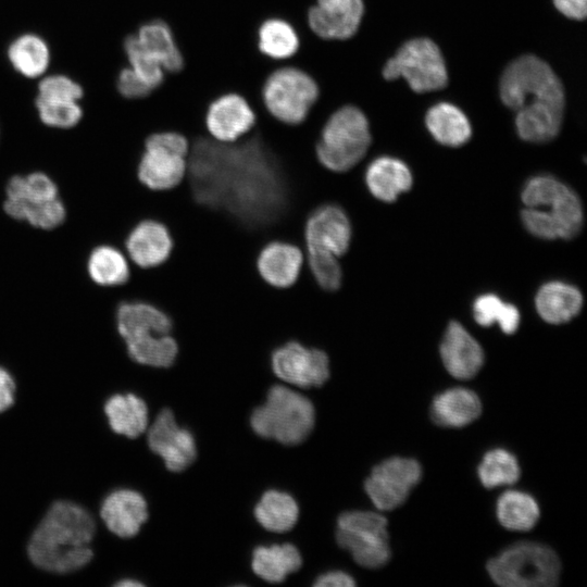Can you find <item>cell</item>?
I'll return each mask as SVG.
<instances>
[{
	"mask_svg": "<svg viewBox=\"0 0 587 587\" xmlns=\"http://www.w3.org/2000/svg\"><path fill=\"white\" fill-rule=\"evenodd\" d=\"M184 182L198 203L225 212L265 242L303 250L309 214L280 159L253 128L233 142L209 134L191 139Z\"/></svg>",
	"mask_w": 587,
	"mask_h": 587,
	"instance_id": "obj_1",
	"label": "cell"
},
{
	"mask_svg": "<svg viewBox=\"0 0 587 587\" xmlns=\"http://www.w3.org/2000/svg\"><path fill=\"white\" fill-rule=\"evenodd\" d=\"M95 528L86 509L71 501H57L32 535L29 559L39 569L52 573L79 570L92 558L90 542Z\"/></svg>",
	"mask_w": 587,
	"mask_h": 587,
	"instance_id": "obj_2",
	"label": "cell"
},
{
	"mask_svg": "<svg viewBox=\"0 0 587 587\" xmlns=\"http://www.w3.org/2000/svg\"><path fill=\"white\" fill-rule=\"evenodd\" d=\"M371 143V127L365 112L348 103L337 108L325 121L315 143V153L322 166L345 173L365 158Z\"/></svg>",
	"mask_w": 587,
	"mask_h": 587,
	"instance_id": "obj_3",
	"label": "cell"
},
{
	"mask_svg": "<svg viewBox=\"0 0 587 587\" xmlns=\"http://www.w3.org/2000/svg\"><path fill=\"white\" fill-rule=\"evenodd\" d=\"M315 423L313 403L303 395L283 385L272 386L265 402L251 414L254 433L284 445H298Z\"/></svg>",
	"mask_w": 587,
	"mask_h": 587,
	"instance_id": "obj_4",
	"label": "cell"
},
{
	"mask_svg": "<svg viewBox=\"0 0 587 587\" xmlns=\"http://www.w3.org/2000/svg\"><path fill=\"white\" fill-rule=\"evenodd\" d=\"M491 579L504 587H552L559 583L561 562L548 546L520 541L487 563Z\"/></svg>",
	"mask_w": 587,
	"mask_h": 587,
	"instance_id": "obj_5",
	"label": "cell"
},
{
	"mask_svg": "<svg viewBox=\"0 0 587 587\" xmlns=\"http://www.w3.org/2000/svg\"><path fill=\"white\" fill-rule=\"evenodd\" d=\"M5 191L4 211L15 220L42 229L55 228L65 220L57 185L43 173L13 176Z\"/></svg>",
	"mask_w": 587,
	"mask_h": 587,
	"instance_id": "obj_6",
	"label": "cell"
},
{
	"mask_svg": "<svg viewBox=\"0 0 587 587\" xmlns=\"http://www.w3.org/2000/svg\"><path fill=\"white\" fill-rule=\"evenodd\" d=\"M319 98L314 78L303 70L282 61L262 87V101L267 113L280 123H302Z\"/></svg>",
	"mask_w": 587,
	"mask_h": 587,
	"instance_id": "obj_7",
	"label": "cell"
},
{
	"mask_svg": "<svg viewBox=\"0 0 587 587\" xmlns=\"http://www.w3.org/2000/svg\"><path fill=\"white\" fill-rule=\"evenodd\" d=\"M502 102L516 111L536 103H565L561 80L552 68L536 55H522L511 62L500 78Z\"/></svg>",
	"mask_w": 587,
	"mask_h": 587,
	"instance_id": "obj_8",
	"label": "cell"
},
{
	"mask_svg": "<svg viewBox=\"0 0 587 587\" xmlns=\"http://www.w3.org/2000/svg\"><path fill=\"white\" fill-rule=\"evenodd\" d=\"M188 152V139L177 132L149 134L137 162V179L153 191L177 187L186 176Z\"/></svg>",
	"mask_w": 587,
	"mask_h": 587,
	"instance_id": "obj_9",
	"label": "cell"
},
{
	"mask_svg": "<svg viewBox=\"0 0 587 587\" xmlns=\"http://www.w3.org/2000/svg\"><path fill=\"white\" fill-rule=\"evenodd\" d=\"M383 76L392 80L403 77L415 92L442 89L448 84V73L438 46L427 38L404 42L384 65Z\"/></svg>",
	"mask_w": 587,
	"mask_h": 587,
	"instance_id": "obj_10",
	"label": "cell"
},
{
	"mask_svg": "<svg viewBox=\"0 0 587 587\" xmlns=\"http://www.w3.org/2000/svg\"><path fill=\"white\" fill-rule=\"evenodd\" d=\"M336 540L363 567H382L391 555L387 520L376 512L348 511L340 514Z\"/></svg>",
	"mask_w": 587,
	"mask_h": 587,
	"instance_id": "obj_11",
	"label": "cell"
},
{
	"mask_svg": "<svg viewBox=\"0 0 587 587\" xmlns=\"http://www.w3.org/2000/svg\"><path fill=\"white\" fill-rule=\"evenodd\" d=\"M271 366L278 378L301 388L320 387L329 378L327 352L299 340H288L274 349Z\"/></svg>",
	"mask_w": 587,
	"mask_h": 587,
	"instance_id": "obj_12",
	"label": "cell"
},
{
	"mask_svg": "<svg viewBox=\"0 0 587 587\" xmlns=\"http://www.w3.org/2000/svg\"><path fill=\"white\" fill-rule=\"evenodd\" d=\"M422 477L421 464L411 458L392 457L373 467L364 489L378 510L401 505Z\"/></svg>",
	"mask_w": 587,
	"mask_h": 587,
	"instance_id": "obj_13",
	"label": "cell"
},
{
	"mask_svg": "<svg viewBox=\"0 0 587 587\" xmlns=\"http://www.w3.org/2000/svg\"><path fill=\"white\" fill-rule=\"evenodd\" d=\"M83 93L82 86L65 75L43 77L38 85L36 98V108L42 123L57 128L75 126L83 116L78 103Z\"/></svg>",
	"mask_w": 587,
	"mask_h": 587,
	"instance_id": "obj_14",
	"label": "cell"
},
{
	"mask_svg": "<svg viewBox=\"0 0 587 587\" xmlns=\"http://www.w3.org/2000/svg\"><path fill=\"white\" fill-rule=\"evenodd\" d=\"M352 237L353 226L347 211L337 203H324L305 220L303 252L323 250L341 258L349 250Z\"/></svg>",
	"mask_w": 587,
	"mask_h": 587,
	"instance_id": "obj_15",
	"label": "cell"
},
{
	"mask_svg": "<svg viewBox=\"0 0 587 587\" xmlns=\"http://www.w3.org/2000/svg\"><path fill=\"white\" fill-rule=\"evenodd\" d=\"M364 14V0H315L307 21L311 32L322 39L347 40L358 33Z\"/></svg>",
	"mask_w": 587,
	"mask_h": 587,
	"instance_id": "obj_16",
	"label": "cell"
},
{
	"mask_svg": "<svg viewBox=\"0 0 587 587\" xmlns=\"http://www.w3.org/2000/svg\"><path fill=\"white\" fill-rule=\"evenodd\" d=\"M148 445L172 472L184 471L197 455L192 434L176 423L170 409H163L155 417L148 432Z\"/></svg>",
	"mask_w": 587,
	"mask_h": 587,
	"instance_id": "obj_17",
	"label": "cell"
},
{
	"mask_svg": "<svg viewBox=\"0 0 587 587\" xmlns=\"http://www.w3.org/2000/svg\"><path fill=\"white\" fill-rule=\"evenodd\" d=\"M204 124L213 139L233 142L252 130L255 113L245 97L237 92H226L210 102Z\"/></svg>",
	"mask_w": 587,
	"mask_h": 587,
	"instance_id": "obj_18",
	"label": "cell"
},
{
	"mask_svg": "<svg viewBox=\"0 0 587 587\" xmlns=\"http://www.w3.org/2000/svg\"><path fill=\"white\" fill-rule=\"evenodd\" d=\"M125 247L129 259L141 270L163 264L173 249L167 226L154 218L137 223L127 235Z\"/></svg>",
	"mask_w": 587,
	"mask_h": 587,
	"instance_id": "obj_19",
	"label": "cell"
},
{
	"mask_svg": "<svg viewBox=\"0 0 587 587\" xmlns=\"http://www.w3.org/2000/svg\"><path fill=\"white\" fill-rule=\"evenodd\" d=\"M440 357L446 370L459 379L472 378L484 364L483 348L457 321L450 322L444 334Z\"/></svg>",
	"mask_w": 587,
	"mask_h": 587,
	"instance_id": "obj_20",
	"label": "cell"
},
{
	"mask_svg": "<svg viewBox=\"0 0 587 587\" xmlns=\"http://www.w3.org/2000/svg\"><path fill=\"white\" fill-rule=\"evenodd\" d=\"M304 263V252L283 240L266 242L258 253L257 270L261 278L276 288H287L298 278Z\"/></svg>",
	"mask_w": 587,
	"mask_h": 587,
	"instance_id": "obj_21",
	"label": "cell"
},
{
	"mask_svg": "<svg viewBox=\"0 0 587 587\" xmlns=\"http://www.w3.org/2000/svg\"><path fill=\"white\" fill-rule=\"evenodd\" d=\"M116 325L125 342L149 336L167 335L173 328L168 314L145 300L121 303L116 311Z\"/></svg>",
	"mask_w": 587,
	"mask_h": 587,
	"instance_id": "obj_22",
	"label": "cell"
},
{
	"mask_svg": "<svg viewBox=\"0 0 587 587\" xmlns=\"http://www.w3.org/2000/svg\"><path fill=\"white\" fill-rule=\"evenodd\" d=\"M100 514L112 533L129 538L137 535L147 521L148 508L145 498L139 492L118 489L104 499Z\"/></svg>",
	"mask_w": 587,
	"mask_h": 587,
	"instance_id": "obj_23",
	"label": "cell"
},
{
	"mask_svg": "<svg viewBox=\"0 0 587 587\" xmlns=\"http://www.w3.org/2000/svg\"><path fill=\"white\" fill-rule=\"evenodd\" d=\"M364 182L371 195L384 202H392L412 187L410 168L399 159L383 155L366 166Z\"/></svg>",
	"mask_w": 587,
	"mask_h": 587,
	"instance_id": "obj_24",
	"label": "cell"
},
{
	"mask_svg": "<svg viewBox=\"0 0 587 587\" xmlns=\"http://www.w3.org/2000/svg\"><path fill=\"white\" fill-rule=\"evenodd\" d=\"M133 33L140 48L158 62L166 74L182 70L183 54L172 29L164 21L159 18L146 21Z\"/></svg>",
	"mask_w": 587,
	"mask_h": 587,
	"instance_id": "obj_25",
	"label": "cell"
},
{
	"mask_svg": "<svg viewBox=\"0 0 587 587\" xmlns=\"http://www.w3.org/2000/svg\"><path fill=\"white\" fill-rule=\"evenodd\" d=\"M482 413L479 397L471 389L453 387L438 394L430 405L432 420L445 427H462Z\"/></svg>",
	"mask_w": 587,
	"mask_h": 587,
	"instance_id": "obj_26",
	"label": "cell"
},
{
	"mask_svg": "<svg viewBox=\"0 0 587 587\" xmlns=\"http://www.w3.org/2000/svg\"><path fill=\"white\" fill-rule=\"evenodd\" d=\"M563 105L549 102L526 104L516 110L515 126L519 136L529 142H547L560 132Z\"/></svg>",
	"mask_w": 587,
	"mask_h": 587,
	"instance_id": "obj_27",
	"label": "cell"
},
{
	"mask_svg": "<svg viewBox=\"0 0 587 587\" xmlns=\"http://www.w3.org/2000/svg\"><path fill=\"white\" fill-rule=\"evenodd\" d=\"M540 317L551 324H561L575 317L583 305L578 288L564 282H549L542 285L535 298Z\"/></svg>",
	"mask_w": 587,
	"mask_h": 587,
	"instance_id": "obj_28",
	"label": "cell"
},
{
	"mask_svg": "<svg viewBox=\"0 0 587 587\" xmlns=\"http://www.w3.org/2000/svg\"><path fill=\"white\" fill-rule=\"evenodd\" d=\"M425 124L430 135L441 145L459 147L469 141L472 127L466 115L455 105L440 102L428 109Z\"/></svg>",
	"mask_w": 587,
	"mask_h": 587,
	"instance_id": "obj_29",
	"label": "cell"
},
{
	"mask_svg": "<svg viewBox=\"0 0 587 587\" xmlns=\"http://www.w3.org/2000/svg\"><path fill=\"white\" fill-rule=\"evenodd\" d=\"M302 558L299 550L291 544L260 546L252 554V570L268 583H280L288 574L300 569Z\"/></svg>",
	"mask_w": 587,
	"mask_h": 587,
	"instance_id": "obj_30",
	"label": "cell"
},
{
	"mask_svg": "<svg viewBox=\"0 0 587 587\" xmlns=\"http://www.w3.org/2000/svg\"><path fill=\"white\" fill-rule=\"evenodd\" d=\"M104 412L111 428L117 434L136 438L147 428V404L133 394L112 396L104 405Z\"/></svg>",
	"mask_w": 587,
	"mask_h": 587,
	"instance_id": "obj_31",
	"label": "cell"
},
{
	"mask_svg": "<svg viewBox=\"0 0 587 587\" xmlns=\"http://www.w3.org/2000/svg\"><path fill=\"white\" fill-rule=\"evenodd\" d=\"M259 51L268 59L287 61L298 51L300 40L295 27L280 17H268L258 27Z\"/></svg>",
	"mask_w": 587,
	"mask_h": 587,
	"instance_id": "obj_32",
	"label": "cell"
},
{
	"mask_svg": "<svg viewBox=\"0 0 587 587\" xmlns=\"http://www.w3.org/2000/svg\"><path fill=\"white\" fill-rule=\"evenodd\" d=\"M8 58L16 72L28 78L42 76L50 63L47 42L35 34H25L12 41Z\"/></svg>",
	"mask_w": 587,
	"mask_h": 587,
	"instance_id": "obj_33",
	"label": "cell"
},
{
	"mask_svg": "<svg viewBox=\"0 0 587 587\" xmlns=\"http://www.w3.org/2000/svg\"><path fill=\"white\" fill-rule=\"evenodd\" d=\"M254 516L265 529L284 533L297 523L299 507L289 494L267 490L255 505Z\"/></svg>",
	"mask_w": 587,
	"mask_h": 587,
	"instance_id": "obj_34",
	"label": "cell"
},
{
	"mask_svg": "<svg viewBox=\"0 0 587 587\" xmlns=\"http://www.w3.org/2000/svg\"><path fill=\"white\" fill-rule=\"evenodd\" d=\"M499 523L511 530H528L539 519L537 501L527 492L509 490L503 492L496 503Z\"/></svg>",
	"mask_w": 587,
	"mask_h": 587,
	"instance_id": "obj_35",
	"label": "cell"
},
{
	"mask_svg": "<svg viewBox=\"0 0 587 587\" xmlns=\"http://www.w3.org/2000/svg\"><path fill=\"white\" fill-rule=\"evenodd\" d=\"M87 270L90 278L100 286H118L130 276V268L125 255L111 246H100L88 258Z\"/></svg>",
	"mask_w": 587,
	"mask_h": 587,
	"instance_id": "obj_36",
	"label": "cell"
},
{
	"mask_svg": "<svg viewBox=\"0 0 587 587\" xmlns=\"http://www.w3.org/2000/svg\"><path fill=\"white\" fill-rule=\"evenodd\" d=\"M125 344L135 362L153 367L172 366L179 352V346L172 334L149 336Z\"/></svg>",
	"mask_w": 587,
	"mask_h": 587,
	"instance_id": "obj_37",
	"label": "cell"
},
{
	"mask_svg": "<svg viewBox=\"0 0 587 587\" xmlns=\"http://www.w3.org/2000/svg\"><path fill=\"white\" fill-rule=\"evenodd\" d=\"M521 474L517 459L510 451L496 448L486 452L477 467L483 486L495 488L515 483Z\"/></svg>",
	"mask_w": 587,
	"mask_h": 587,
	"instance_id": "obj_38",
	"label": "cell"
},
{
	"mask_svg": "<svg viewBox=\"0 0 587 587\" xmlns=\"http://www.w3.org/2000/svg\"><path fill=\"white\" fill-rule=\"evenodd\" d=\"M475 321L482 326L497 323L504 334H513L520 325L519 309L494 294H484L473 303Z\"/></svg>",
	"mask_w": 587,
	"mask_h": 587,
	"instance_id": "obj_39",
	"label": "cell"
},
{
	"mask_svg": "<svg viewBox=\"0 0 587 587\" xmlns=\"http://www.w3.org/2000/svg\"><path fill=\"white\" fill-rule=\"evenodd\" d=\"M304 263L315 283L323 290L336 291L342 283V266L340 258L323 250L304 252Z\"/></svg>",
	"mask_w": 587,
	"mask_h": 587,
	"instance_id": "obj_40",
	"label": "cell"
},
{
	"mask_svg": "<svg viewBox=\"0 0 587 587\" xmlns=\"http://www.w3.org/2000/svg\"><path fill=\"white\" fill-rule=\"evenodd\" d=\"M123 51L127 65L153 90L163 83L166 73L140 48L133 32L125 37Z\"/></svg>",
	"mask_w": 587,
	"mask_h": 587,
	"instance_id": "obj_41",
	"label": "cell"
},
{
	"mask_svg": "<svg viewBox=\"0 0 587 587\" xmlns=\"http://www.w3.org/2000/svg\"><path fill=\"white\" fill-rule=\"evenodd\" d=\"M566 185L549 175H538L528 179L522 190V201L529 208L550 204Z\"/></svg>",
	"mask_w": 587,
	"mask_h": 587,
	"instance_id": "obj_42",
	"label": "cell"
},
{
	"mask_svg": "<svg viewBox=\"0 0 587 587\" xmlns=\"http://www.w3.org/2000/svg\"><path fill=\"white\" fill-rule=\"evenodd\" d=\"M521 218L532 235L548 240L560 238L558 225L549 211L526 207L521 213Z\"/></svg>",
	"mask_w": 587,
	"mask_h": 587,
	"instance_id": "obj_43",
	"label": "cell"
},
{
	"mask_svg": "<svg viewBox=\"0 0 587 587\" xmlns=\"http://www.w3.org/2000/svg\"><path fill=\"white\" fill-rule=\"evenodd\" d=\"M116 88L118 93L126 100H141L153 92L128 65L124 66L117 75Z\"/></svg>",
	"mask_w": 587,
	"mask_h": 587,
	"instance_id": "obj_44",
	"label": "cell"
},
{
	"mask_svg": "<svg viewBox=\"0 0 587 587\" xmlns=\"http://www.w3.org/2000/svg\"><path fill=\"white\" fill-rule=\"evenodd\" d=\"M354 585L353 577L342 571L327 572L314 582L315 587H351Z\"/></svg>",
	"mask_w": 587,
	"mask_h": 587,
	"instance_id": "obj_45",
	"label": "cell"
},
{
	"mask_svg": "<svg viewBox=\"0 0 587 587\" xmlns=\"http://www.w3.org/2000/svg\"><path fill=\"white\" fill-rule=\"evenodd\" d=\"M554 7L569 18L584 20L587 13V0H553Z\"/></svg>",
	"mask_w": 587,
	"mask_h": 587,
	"instance_id": "obj_46",
	"label": "cell"
},
{
	"mask_svg": "<svg viewBox=\"0 0 587 587\" xmlns=\"http://www.w3.org/2000/svg\"><path fill=\"white\" fill-rule=\"evenodd\" d=\"M15 384L10 373L0 366V412L13 404Z\"/></svg>",
	"mask_w": 587,
	"mask_h": 587,
	"instance_id": "obj_47",
	"label": "cell"
},
{
	"mask_svg": "<svg viewBox=\"0 0 587 587\" xmlns=\"http://www.w3.org/2000/svg\"><path fill=\"white\" fill-rule=\"evenodd\" d=\"M116 586H121V587L133 586V587H136V586H142V584L137 582V580H133V579H127V580L124 579V580L117 583Z\"/></svg>",
	"mask_w": 587,
	"mask_h": 587,
	"instance_id": "obj_48",
	"label": "cell"
}]
</instances>
